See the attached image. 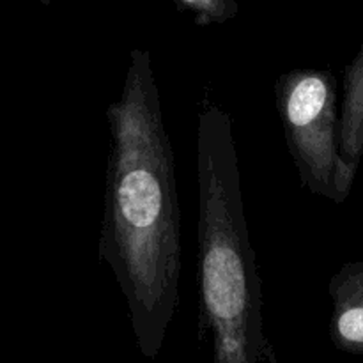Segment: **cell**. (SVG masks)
<instances>
[{
    "label": "cell",
    "instance_id": "obj_1",
    "mask_svg": "<svg viewBox=\"0 0 363 363\" xmlns=\"http://www.w3.org/2000/svg\"><path fill=\"white\" fill-rule=\"evenodd\" d=\"M108 155L98 254L126 301L138 344L156 353L179 307L181 209L174 152L147 50H131L106 108Z\"/></svg>",
    "mask_w": 363,
    "mask_h": 363
},
{
    "label": "cell",
    "instance_id": "obj_2",
    "mask_svg": "<svg viewBox=\"0 0 363 363\" xmlns=\"http://www.w3.org/2000/svg\"><path fill=\"white\" fill-rule=\"evenodd\" d=\"M197 291L215 363H257L269 350L262 293L241 194L233 124L208 94L197 113Z\"/></svg>",
    "mask_w": 363,
    "mask_h": 363
},
{
    "label": "cell",
    "instance_id": "obj_3",
    "mask_svg": "<svg viewBox=\"0 0 363 363\" xmlns=\"http://www.w3.org/2000/svg\"><path fill=\"white\" fill-rule=\"evenodd\" d=\"M277 110L301 186L340 202L344 190L339 158L337 80L328 69H293L275 84Z\"/></svg>",
    "mask_w": 363,
    "mask_h": 363
},
{
    "label": "cell",
    "instance_id": "obj_4",
    "mask_svg": "<svg viewBox=\"0 0 363 363\" xmlns=\"http://www.w3.org/2000/svg\"><path fill=\"white\" fill-rule=\"evenodd\" d=\"M330 333L337 347L363 354V262H346L328 286Z\"/></svg>",
    "mask_w": 363,
    "mask_h": 363
},
{
    "label": "cell",
    "instance_id": "obj_5",
    "mask_svg": "<svg viewBox=\"0 0 363 363\" xmlns=\"http://www.w3.org/2000/svg\"><path fill=\"white\" fill-rule=\"evenodd\" d=\"M337 140L344 190L350 195L363 158V45L344 71V98L339 112Z\"/></svg>",
    "mask_w": 363,
    "mask_h": 363
},
{
    "label": "cell",
    "instance_id": "obj_6",
    "mask_svg": "<svg viewBox=\"0 0 363 363\" xmlns=\"http://www.w3.org/2000/svg\"><path fill=\"white\" fill-rule=\"evenodd\" d=\"M176 7L190 13L199 27L215 23H225L240 13L238 0H172Z\"/></svg>",
    "mask_w": 363,
    "mask_h": 363
},
{
    "label": "cell",
    "instance_id": "obj_7",
    "mask_svg": "<svg viewBox=\"0 0 363 363\" xmlns=\"http://www.w3.org/2000/svg\"><path fill=\"white\" fill-rule=\"evenodd\" d=\"M41 2H43V4H45V6H48V4H50V2H52V0H41Z\"/></svg>",
    "mask_w": 363,
    "mask_h": 363
}]
</instances>
